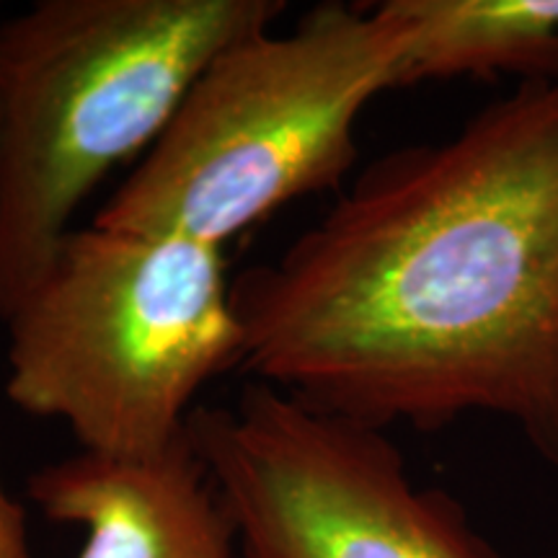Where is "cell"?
<instances>
[{
	"instance_id": "obj_7",
	"label": "cell",
	"mask_w": 558,
	"mask_h": 558,
	"mask_svg": "<svg viewBox=\"0 0 558 558\" xmlns=\"http://www.w3.org/2000/svg\"><path fill=\"white\" fill-rule=\"evenodd\" d=\"M407 34L401 86L558 75V0H388Z\"/></svg>"
},
{
	"instance_id": "obj_1",
	"label": "cell",
	"mask_w": 558,
	"mask_h": 558,
	"mask_svg": "<svg viewBox=\"0 0 558 558\" xmlns=\"http://www.w3.org/2000/svg\"><path fill=\"white\" fill-rule=\"evenodd\" d=\"M233 305L259 383L383 432L501 416L558 469V75L373 160Z\"/></svg>"
},
{
	"instance_id": "obj_2",
	"label": "cell",
	"mask_w": 558,
	"mask_h": 558,
	"mask_svg": "<svg viewBox=\"0 0 558 558\" xmlns=\"http://www.w3.org/2000/svg\"><path fill=\"white\" fill-rule=\"evenodd\" d=\"M282 0H39L0 24V324L73 215L148 153L218 52L271 29Z\"/></svg>"
},
{
	"instance_id": "obj_4",
	"label": "cell",
	"mask_w": 558,
	"mask_h": 558,
	"mask_svg": "<svg viewBox=\"0 0 558 558\" xmlns=\"http://www.w3.org/2000/svg\"><path fill=\"white\" fill-rule=\"evenodd\" d=\"M5 329L13 407L101 458L171 450L202 388L243 362L222 248L94 222L70 230Z\"/></svg>"
},
{
	"instance_id": "obj_5",
	"label": "cell",
	"mask_w": 558,
	"mask_h": 558,
	"mask_svg": "<svg viewBox=\"0 0 558 558\" xmlns=\"http://www.w3.org/2000/svg\"><path fill=\"white\" fill-rule=\"evenodd\" d=\"M243 558H501L442 488L418 486L383 429L267 383L190 422Z\"/></svg>"
},
{
	"instance_id": "obj_3",
	"label": "cell",
	"mask_w": 558,
	"mask_h": 558,
	"mask_svg": "<svg viewBox=\"0 0 558 558\" xmlns=\"http://www.w3.org/2000/svg\"><path fill=\"white\" fill-rule=\"evenodd\" d=\"M407 34L386 3H320L288 32L218 52L94 226L222 248L279 207L331 190L357 158V120L401 88Z\"/></svg>"
},
{
	"instance_id": "obj_6",
	"label": "cell",
	"mask_w": 558,
	"mask_h": 558,
	"mask_svg": "<svg viewBox=\"0 0 558 558\" xmlns=\"http://www.w3.org/2000/svg\"><path fill=\"white\" fill-rule=\"evenodd\" d=\"M29 497L81 527V558H243L235 527L186 435L156 458L75 452L29 478Z\"/></svg>"
},
{
	"instance_id": "obj_8",
	"label": "cell",
	"mask_w": 558,
	"mask_h": 558,
	"mask_svg": "<svg viewBox=\"0 0 558 558\" xmlns=\"http://www.w3.org/2000/svg\"><path fill=\"white\" fill-rule=\"evenodd\" d=\"M0 558H32L24 509L9 497L3 481H0Z\"/></svg>"
}]
</instances>
